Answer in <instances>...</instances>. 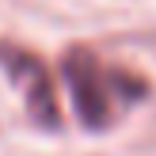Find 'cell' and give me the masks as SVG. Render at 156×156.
<instances>
[{
	"instance_id": "6da1fadb",
	"label": "cell",
	"mask_w": 156,
	"mask_h": 156,
	"mask_svg": "<svg viewBox=\"0 0 156 156\" xmlns=\"http://www.w3.org/2000/svg\"><path fill=\"white\" fill-rule=\"evenodd\" d=\"M65 76L80 122L91 129H103L114 118V88L122 84L118 73H107L88 50H73L65 57Z\"/></svg>"
},
{
	"instance_id": "7a4b0ae2",
	"label": "cell",
	"mask_w": 156,
	"mask_h": 156,
	"mask_svg": "<svg viewBox=\"0 0 156 156\" xmlns=\"http://www.w3.org/2000/svg\"><path fill=\"white\" fill-rule=\"evenodd\" d=\"M0 65L12 73L15 84H23V95H27V107H30V114H34V122L57 126V91H53V80H50V73H46L42 61H34L30 53L0 46Z\"/></svg>"
}]
</instances>
